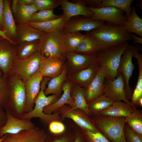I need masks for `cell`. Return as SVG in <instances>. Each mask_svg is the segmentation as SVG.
I'll return each mask as SVG.
<instances>
[{"mask_svg": "<svg viewBox=\"0 0 142 142\" xmlns=\"http://www.w3.org/2000/svg\"><path fill=\"white\" fill-rule=\"evenodd\" d=\"M50 79V78L43 77L41 83L40 91L34 102V108L31 111L22 115L21 117V119L29 120L33 118H39L49 124L53 121H59L60 114L58 112L48 114H45L43 111L45 107L54 103L59 98V96L54 94L47 96L44 93L46 84Z\"/></svg>", "mask_w": 142, "mask_h": 142, "instance_id": "obj_3", "label": "cell"}, {"mask_svg": "<svg viewBox=\"0 0 142 142\" xmlns=\"http://www.w3.org/2000/svg\"><path fill=\"white\" fill-rule=\"evenodd\" d=\"M17 45L4 38L0 40V69L6 78L9 75L16 58Z\"/></svg>", "mask_w": 142, "mask_h": 142, "instance_id": "obj_12", "label": "cell"}, {"mask_svg": "<svg viewBox=\"0 0 142 142\" xmlns=\"http://www.w3.org/2000/svg\"><path fill=\"white\" fill-rule=\"evenodd\" d=\"M66 58L68 61L69 75L75 73L86 68L97 61V60L96 55L87 56L72 52H66Z\"/></svg>", "mask_w": 142, "mask_h": 142, "instance_id": "obj_16", "label": "cell"}, {"mask_svg": "<svg viewBox=\"0 0 142 142\" xmlns=\"http://www.w3.org/2000/svg\"><path fill=\"white\" fill-rule=\"evenodd\" d=\"M56 110L63 118L72 119L82 129L93 132H100L93 122L91 117L82 110L73 109L65 104Z\"/></svg>", "mask_w": 142, "mask_h": 142, "instance_id": "obj_10", "label": "cell"}, {"mask_svg": "<svg viewBox=\"0 0 142 142\" xmlns=\"http://www.w3.org/2000/svg\"><path fill=\"white\" fill-rule=\"evenodd\" d=\"M42 59L39 51L24 59L16 58L10 75H16L25 82L38 71Z\"/></svg>", "mask_w": 142, "mask_h": 142, "instance_id": "obj_6", "label": "cell"}, {"mask_svg": "<svg viewBox=\"0 0 142 142\" xmlns=\"http://www.w3.org/2000/svg\"><path fill=\"white\" fill-rule=\"evenodd\" d=\"M34 0H18L19 4L24 6H30L33 4Z\"/></svg>", "mask_w": 142, "mask_h": 142, "instance_id": "obj_47", "label": "cell"}, {"mask_svg": "<svg viewBox=\"0 0 142 142\" xmlns=\"http://www.w3.org/2000/svg\"><path fill=\"white\" fill-rule=\"evenodd\" d=\"M61 8L63 11V15L68 21L71 18L79 16L90 18L93 13L86 5L78 1L71 0L73 2L67 0H59Z\"/></svg>", "mask_w": 142, "mask_h": 142, "instance_id": "obj_19", "label": "cell"}, {"mask_svg": "<svg viewBox=\"0 0 142 142\" xmlns=\"http://www.w3.org/2000/svg\"><path fill=\"white\" fill-rule=\"evenodd\" d=\"M99 67V64L96 61L81 71L67 75L66 79L85 88L95 78Z\"/></svg>", "mask_w": 142, "mask_h": 142, "instance_id": "obj_20", "label": "cell"}, {"mask_svg": "<svg viewBox=\"0 0 142 142\" xmlns=\"http://www.w3.org/2000/svg\"><path fill=\"white\" fill-rule=\"evenodd\" d=\"M16 39L17 44L39 40L44 32L35 28L26 23L17 24Z\"/></svg>", "mask_w": 142, "mask_h": 142, "instance_id": "obj_23", "label": "cell"}, {"mask_svg": "<svg viewBox=\"0 0 142 142\" xmlns=\"http://www.w3.org/2000/svg\"><path fill=\"white\" fill-rule=\"evenodd\" d=\"M62 15L55 14L53 9L39 11L34 13L28 22L37 23L45 22L58 18Z\"/></svg>", "mask_w": 142, "mask_h": 142, "instance_id": "obj_38", "label": "cell"}, {"mask_svg": "<svg viewBox=\"0 0 142 142\" xmlns=\"http://www.w3.org/2000/svg\"><path fill=\"white\" fill-rule=\"evenodd\" d=\"M63 30L44 32L39 39V52L42 58L58 57L66 59Z\"/></svg>", "mask_w": 142, "mask_h": 142, "instance_id": "obj_5", "label": "cell"}, {"mask_svg": "<svg viewBox=\"0 0 142 142\" xmlns=\"http://www.w3.org/2000/svg\"><path fill=\"white\" fill-rule=\"evenodd\" d=\"M3 140V137L0 138V142H2Z\"/></svg>", "mask_w": 142, "mask_h": 142, "instance_id": "obj_55", "label": "cell"}, {"mask_svg": "<svg viewBox=\"0 0 142 142\" xmlns=\"http://www.w3.org/2000/svg\"><path fill=\"white\" fill-rule=\"evenodd\" d=\"M105 78L104 70L102 67L100 66L95 78L89 85L84 88L85 97L88 104L103 94L104 83Z\"/></svg>", "mask_w": 142, "mask_h": 142, "instance_id": "obj_21", "label": "cell"}, {"mask_svg": "<svg viewBox=\"0 0 142 142\" xmlns=\"http://www.w3.org/2000/svg\"><path fill=\"white\" fill-rule=\"evenodd\" d=\"M9 93L7 78L3 74L0 77V110L6 104Z\"/></svg>", "mask_w": 142, "mask_h": 142, "instance_id": "obj_40", "label": "cell"}, {"mask_svg": "<svg viewBox=\"0 0 142 142\" xmlns=\"http://www.w3.org/2000/svg\"><path fill=\"white\" fill-rule=\"evenodd\" d=\"M72 142H87V141L82 132V134H78Z\"/></svg>", "mask_w": 142, "mask_h": 142, "instance_id": "obj_49", "label": "cell"}, {"mask_svg": "<svg viewBox=\"0 0 142 142\" xmlns=\"http://www.w3.org/2000/svg\"><path fill=\"white\" fill-rule=\"evenodd\" d=\"M87 33L96 41L101 50L128 42L132 39L130 34L123 26L108 22Z\"/></svg>", "mask_w": 142, "mask_h": 142, "instance_id": "obj_1", "label": "cell"}, {"mask_svg": "<svg viewBox=\"0 0 142 142\" xmlns=\"http://www.w3.org/2000/svg\"><path fill=\"white\" fill-rule=\"evenodd\" d=\"M132 39L134 42V44H137L138 43L142 44V38L138 37L136 36L131 33L130 34Z\"/></svg>", "mask_w": 142, "mask_h": 142, "instance_id": "obj_48", "label": "cell"}, {"mask_svg": "<svg viewBox=\"0 0 142 142\" xmlns=\"http://www.w3.org/2000/svg\"><path fill=\"white\" fill-rule=\"evenodd\" d=\"M67 21L63 14L56 19L42 22H26L32 27L44 32L53 31L58 29L63 30Z\"/></svg>", "mask_w": 142, "mask_h": 142, "instance_id": "obj_28", "label": "cell"}, {"mask_svg": "<svg viewBox=\"0 0 142 142\" xmlns=\"http://www.w3.org/2000/svg\"><path fill=\"white\" fill-rule=\"evenodd\" d=\"M136 10L135 7L131 8V14L123 26L129 33H135L142 38V19L137 15Z\"/></svg>", "mask_w": 142, "mask_h": 142, "instance_id": "obj_31", "label": "cell"}, {"mask_svg": "<svg viewBox=\"0 0 142 142\" xmlns=\"http://www.w3.org/2000/svg\"><path fill=\"white\" fill-rule=\"evenodd\" d=\"M105 22L93 20L83 16L71 18L67 22L63 31L64 33H74L80 31L89 32L103 24Z\"/></svg>", "mask_w": 142, "mask_h": 142, "instance_id": "obj_14", "label": "cell"}, {"mask_svg": "<svg viewBox=\"0 0 142 142\" xmlns=\"http://www.w3.org/2000/svg\"><path fill=\"white\" fill-rule=\"evenodd\" d=\"M33 4L38 11L53 9L60 6L59 0H34Z\"/></svg>", "mask_w": 142, "mask_h": 142, "instance_id": "obj_39", "label": "cell"}, {"mask_svg": "<svg viewBox=\"0 0 142 142\" xmlns=\"http://www.w3.org/2000/svg\"><path fill=\"white\" fill-rule=\"evenodd\" d=\"M10 75L12 76L9 75V79H7L9 94L16 112L19 114L23 111L26 104L25 83L18 77Z\"/></svg>", "mask_w": 142, "mask_h": 142, "instance_id": "obj_8", "label": "cell"}, {"mask_svg": "<svg viewBox=\"0 0 142 142\" xmlns=\"http://www.w3.org/2000/svg\"><path fill=\"white\" fill-rule=\"evenodd\" d=\"M115 101L104 94L98 97L88 104L89 111L92 115H98L111 106Z\"/></svg>", "mask_w": 142, "mask_h": 142, "instance_id": "obj_32", "label": "cell"}, {"mask_svg": "<svg viewBox=\"0 0 142 142\" xmlns=\"http://www.w3.org/2000/svg\"><path fill=\"white\" fill-rule=\"evenodd\" d=\"M17 1L18 0H13L12 7H11L12 12L14 15L15 14L16 11L18 4Z\"/></svg>", "mask_w": 142, "mask_h": 142, "instance_id": "obj_50", "label": "cell"}, {"mask_svg": "<svg viewBox=\"0 0 142 142\" xmlns=\"http://www.w3.org/2000/svg\"><path fill=\"white\" fill-rule=\"evenodd\" d=\"M86 36V34H82L80 32H64L63 40L66 52H74L79 44Z\"/></svg>", "mask_w": 142, "mask_h": 142, "instance_id": "obj_36", "label": "cell"}, {"mask_svg": "<svg viewBox=\"0 0 142 142\" xmlns=\"http://www.w3.org/2000/svg\"><path fill=\"white\" fill-rule=\"evenodd\" d=\"M87 7L93 13L90 18L93 20L111 23L122 26L126 22L127 18L124 12L119 9L110 6Z\"/></svg>", "mask_w": 142, "mask_h": 142, "instance_id": "obj_9", "label": "cell"}, {"mask_svg": "<svg viewBox=\"0 0 142 142\" xmlns=\"http://www.w3.org/2000/svg\"><path fill=\"white\" fill-rule=\"evenodd\" d=\"M103 94L115 101H122L132 105L126 98L124 79L121 73H118L113 79L105 78Z\"/></svg>", "mask_w": 142, "mask_h": 142, "instance_id": "obj_11", "label": "cell"}, {"mask_svg": "<svg viewBox=\"0 0 142 142\" xmlns=\"http://www.w3.org/2000/svg\"><path fill=\"white\" fill-rule=\"evenodd\" d=\"M72 84L71 82L66 79L62 86L63 92L62 95L55 102L44 108L43 111L45 114H52L53 111H56L58 108L65 104L68 105L71 108L73 107L74 101L70 94Z\"/></svg>", "mask_w": 142, "mask_h": 142, "instance_id": "obj_22", "label": "cell"}, {"mask_svg": "<svg viewBox=\"0 0 142 142\" xmlns=\"http://www.w3.org/2000/svg\"><path fill=\"white\" fill-rule=\"evenodd\" d=\"M49 124V130L53 134H59L63 133L65 130V125L59 121H53Z\"/></svg>", "mask_w": 142, "mask_h": 142, "instance_id": "obj_43", "label": "cell"}, {"mask_svg": "<svg viewBox=\"0 0 142 142\" xmlns=\"http://www.w3.org/2000/svg\"><path fill=\"white\" fill-rule=\"evenodd\" d=\"M124 133L127 142H142V138L134 133L125 123Z\"/></svg>", "mask_w": 142, "mask_h": 142, "instance_id": "obj_42", "label": "cell"}, {"mask_svg": "<svg viewBox=\"0 0 142 142\" xmlns=\"http://www.w3.org/2000/svg\"><path fill=\"white\" fill-rule=\"evenodd\" d=\"M77 1L85 5L88 4L91 7H97L100 4L102 0H77Z\"/></svg>", "mask_w": 142, "mask_h": 142, "instance_id": "obj_44", "label": "cell"}, {"mask_svg": "<svg viewBox=\"0 0 142 142\" xmlns=\"http://www.w3.org/2000/svg\"><path fill=\"white\" fill-rule=\"evenodd\" d=\"M39 40L18 44L16 48V58L24 59L31 56L39 51Z\"/></svg>", "mask_w": 142, "mask_h": 142, "instance_id": "obj_30", "label": "cell"}, {"mask_svg": "<svg viewBox=\"0 0 142 142\" xmlns=\"http://www.w3.org/2000/svg\"><path fill=\"white\" fill-rule=\"evenodd\" d=\"M141 46L138 44H129L121 57L118 69V73H121L125 80L126 97L130 101L133 90L129 86V80L131 77L135 66L132 62L133 54L136 52L141 50Z\"/></svg>", "mask_w": 142, "mask_h": 142, "instance_id": "obj_7", "label": "cell"}, {"mask_svg": "<svg viewBox=\"0 0 142 142\" xmlns=\"http://www.w3.org/2000/svg\"><path fill=\"white\" fill-rule=\"evenodd\" d=\"M70 94L74 101V106L71 108L74 110H82L91 117L92 115L89 110L86 100L84 88L78 84L72 83Z\"/></svg>", "mask_w": 142, "mask_h": 142, "instance_id": "obj_26", "label": "cell"}, {"mask_svg": "<svg viewBox=\"0 0 142 142\" xmlns=\"http://www.w3.org/2000/svg\"><path fill=\"white\" fill-rule=\"evenodd\" d=\"M125 123L136 134L142 138V110L136 109L125 118Z\"/></svg>", "mask_w": 142, "mask_h": 142, "instance_id": "obj_33", "label": "cell"}, {"mask_svg": "<svg viewBox=\"0 0 142 142\" xmlns=\"http://www.w3.org/2000/svg\"><path fill=\"white\" fill-rule=\"evenodd\" d=\"M99 131L111 142H127L124 133L125 117L97 115L91 117Z\"/></svg>", "mask_w": 142, "mask_h": 142, "instance_id": "obj_2", "label": "cell"}, {"mask_svg": "<svg viewBox=\"0 0 142 142\" xmlns=\"http://www.w3.org/2000/svg\"><path fill=\"white\" fill-rule=\"evenodd\" d=\"M68 138L65 137H63L55 139L52 142H68Z\"/></svg>", "mask_w": 142, "mask_h": 142, "instance_id": "obj_52", "label": "cell"}, {"mask_svg": "<svg viewBox=\"0 0 142 142\" xmlns=\"http://www.w3.org/2000/svg\"><path fill=\"white\" fill-rule=\"evenodd\" d=\"M5 33H6V31H2L1 30H0V36H1L3 37L5 39H6L8 40L10 42L12 43L16 44L17 45L18 44L17 43L14 42L10 39H8L7 37L6 36V34H5Z\"/></svg>", "mask_w": 142, "mask_h": 142, "instance_id": "obj_51", "label": "cell"}, {"mask_svg": "<svg viewBox=\"0 0 142 142\" xmlns=\"http://www.w3.org/2000/svg\"><path fill=\"white\" fill-rule=\"evenodd\" d=\"M86 36L81 41L74 52L87 56L96 55L101 50L96 41L87 33Z\"/></svg>", "mask_w": 142, "mask_h": 142, "instance_id": "obj_27", "label": "cell"}, {"mask_svg": "<svg viewBox=\"0 0 142 142\" xmlns=\"http://www.w3.org/2000/svg\"><path fill=\"white\" fill-rule=\"evenodd\" d=\"M6 123L0 129V138L6 134H15L35 127L34 124L28 120L17 118L8 111L6 112Z\"/></svg>", "mask_w": 142, "mask_h": 142, "instance_id": "obj_17", "label": "cell"}, {"mask_svg": "<svg viewBox=\"0 0 142 142\" xmlns=\"http://www.w3.org/2000/svg\"><path fill=\"white\" fill-rule=\"evenodd\" d=\"M3 25L4 31L7 37L11 40L17 42L16 24L12 11L9 1L4 0Z\"/></svg>", "mask_w": 142, "mask_h": 142, "instance_id": "obj_24", "label": "cell"}, {"mask_svg": "<svg viewBox=\"0 0 142 142\" xmlns=\"http://www.w3.org/2000/svg\"><path fill=\"white\" fill-rule=\"evenodd\" d=\"M4 38L3 37H1V36H0V40L3 39Z\"/></svg>", "mask_w": 142, "mask_h": 142, "instance_id": "obj_56", "label": "cell"}, {"mask_svg": "<svg viewBox=\"0 0 142 142\" xmlns=\"http://www.w3.org/2000/svg\"><path fill=\"white\" fill-rule=\"evenodd\" d=\"M2 142H45L46 135L37 127L24 130L15 134H6Z\"/></svg>", "mask_w": 142, "mask_h": 142, "instance_id": "obj_13", "label": "cell"}, {"mask_svg": "<svg viewBox=\"0 0 142 142\" xmlns=\"http://www.w3.org/2000/svg\"><path fill=\"white\" fill-rule=\"evenodd\" d=\"M128 42L100 50L96 55L97 61L104 69L106 78L113 79L118 74L122 55Z\"/></svg>", "mask_w": 142, "mask_h": 142, "instance_id": "obj_4", "label": "cell"}, {"mask_svg": "<svg viewBox=\"0 0 142 142\" xmlns=\"http://www.w3.org/2000/svg\"><path fill=\"white\" fill-rule=\"evenodd\" d=\"M2 72L1 71L0 69V77L3 75H2Z\"/></svg>", "mask_w": 142, "mask_h": 142, "instance_id": "obj_54", "label": "cell"}, {"mask_svg": "<svg viewBox=\"0 0 142 142\" xmlns=\"http://www.w3.org/2000/svg\"><path fill=\"white\" fill-rule=\"evenodd\" d=\"M65 60L58 57L42 58L38 71L43 77L51 78L59 75L66 67Z\"/></svg>", "mask_w": 142, "mask_h": 142, "instance_id": "obj_15", "label": "cell"}, {"mask_svg": "<svg viewBox=\"0 0 142 142\" xmlns=\"http://www.w3.org/2000/svg\"><path fill=\"white\" fill-rule=\"evenodd\" d=\"M136 106L122 101H115L110 107L98 115L114 117H126L136 109Z\"/></svg>", "mask_w": 142, "mask_h": 142, "instance_id": "obj_25", "label": "cell"}, {"mask_svg": "<svg viewBox=\"0 0 142 142\" xmlns=\"http://www.w3.org/2000/svg\"><path fill=\"white\" fill-rule=\"evenodd\" d=\"M135 106L140 107H142V97L140 98L137 101Z\"/></svg>", "mask_w": 142, "mask_h": 142, "instance_id": "obj_53", "label": "cell"}, {"mask_svg": "<svg viewBox=\"0 0 142 142\" xmlns=\"http://www.w3.org/2000/svg\"><path fill=\"white\" fill-rule=\"evenodd\" d=\"M3 0H0V30L2 31H4L3 21Z\"/></svg>", "mask_w": 142, "mask_h": 142, "instance_id": "obj_45", "label": "cell"}, {"mask_svg": "<svg viewBox=\"0 0 142 142\" xmlns=\"http://www.w3.org/2000/svg\"><path fill=\"white\" fill-rule=\"evenodd\" d=\"M82 130L87 142H111L100 132H93Z\"/></svg>", "mask_w": 142, "mask_h": 142, "instance_id": "obj_41", "label": "cell"}, {"mask_svg": "<svg viewBox=\"0 0 142 142\" xmlns=\"http://www.w3.org/2000/svg\"><path fill=\"white\" fill-rule=\"evenodd\" d=\"M43 78L38 71L24 82L26 95L24 109L27 112L33 109L34 102L40 91Z\"/></svg>", "mask_w": 142, "mask_h": 142, "instance_id": "obj_18", "label": "cell"}, {"mask_svg": "<svg viewBox=\"0 0 142 142\" xmlns=\"http://www.w3.org/2000/svg\"><path fill=\"white\" fill-rule=\"evenodd\" d=\"M6 120V115L2 110H0V129L5 125Z\"/></svg>", "mask_w": 142, "mask_h": 142, "instance_id": "obj_46", "label": "cell"}, {"mask_svg": "<svg viewBox=\"0 0 142 142\" xmlns=\"http://www.w3.org/2000/svg\"><path fill=\"white\" fill-rule=\"evenodd\" d=\"M67 73V67H66L60 74L51 78L48 81L47 87L44 91L46 96L52 94L59 96L62 91V86L66 79Z\"/></svg>", "mask_w": 142, "mask_h": 142, "instance_id": "obj_29", "label": "cell"}, {"mask_svg": "<svg viewBox=\"0 0 142 142\" xmlns=\"http://www.w3.org/2000/svg\"><path fill=\"white\" fill-rule=\"evenodd\" d=\"M37 11L33 4L24 6L18 3L16 11L14 15L16 23L17 24L28 22L32 16Z\"/></svg>", "mask_w": 142, "mask_h": 142, "instance_id": "obj_35", "label": "cell"}, {"mask_svg": "<svg viewBox=\"0 0 142 142\" xmlns=\"http://www.w3.org/2000/svg\"><path fill=\"white\" fill-rule=\"evenodd\" d=\"M133 57L137 60L138 67V76L137 84L131 99V105L135 106L138 100L142 97V55L138 52H136Z\"/></svg>", "mask_w": 142, "mask_h": 142, "instance_id": "obj_34", "label": "cell"}, {"mask_svg": "<svg viewBox=\"0 0 142 142\" xmlns=\"http://www.w3.org/2000/svg\"><path fill=\"white\" fill-rule=\"evenodd\" d=\"M133 1V0H102L100 5L96 8L110 6L118 8L125 12L127 18L131 14V5Z\"/></svg>", "mask_w": 142, "mask_h": 142, "instance_id": "obj_37", "label": "cell"}]
</instances>
